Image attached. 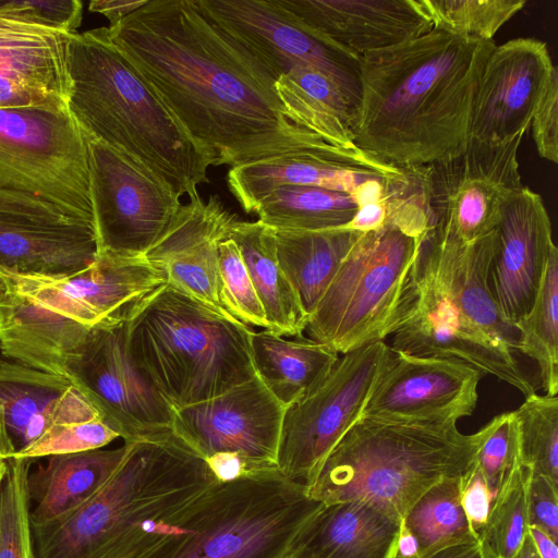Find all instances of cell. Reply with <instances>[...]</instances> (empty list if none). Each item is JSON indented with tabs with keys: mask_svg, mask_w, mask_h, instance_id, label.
<instances>
[{
	"mask_svg": "<svg viewBox=\"0 0 558 558\" xmlns=\"http://www.w3.org/2000/svg\"><path fill=\"white\" fill-rule=\"evenodd\" d=\"M108 33L211 166L323 140L288 119L275 78L196 0H148Z\"/></svg>",
	"mask_w": 558,
	"mask_h": 558,
	"instance_id": "cell-1",
	"label": "cell"
},
{
	"mask_svg": "<svg viewBox=\"0 0 558 558\" xmlns=\"http://www.w3.org/2000/svg\"><path fill=\"white\" fill-rule=\"evenodd\" d=\"M495 46L432 28L361 56L355 144L398 167L426 166L463 150L480 76Z\"/></svg>",
	"mask_w": 558,
	"mask_h": 558,
	"instance_id": "cell-2",
	"label": "cell"
},
{
	"mask_svg": "<svg viewBox=\"0 0 558 558\" xmlns=\"http://www.w3.org/2000/svg\"><path fill=\"white\" fill-rule=\"evenodd\" d=\"M496 246V230L462 242L432 228L405 275L386 339L395 352L468 363L527 397L535 388L515 357L519 332L500 316L488 283Z\"/></svg>",
	"mask_w": 558,
	"mask_h": 558,
	"instance_id": "cell-3",
	"label": "cell"
},
{
	"mask_svg": "<svg viewBox=\"0 0 558 558\" xmlns=\"http://www.w3.org/2000/svg\"><path fill=\"white\" fill-rule=\"evenodd\" d=\"M146 256L98 252L68 276L21 274L0 266L2 356L66 378L89 332L129 322L167 286Z\"/></svg>",
	"mask_w": 558,
	"mask_h": 558,
	"instance_id": "cell-4",
	"label": "cell"
},
{
	"mask_svg": "<svg viewBox=\"0 0 558 558\" xmlns=\"http://www.w3.org/2000/svg\"><path fill=\"white\" fill-rule=\"evenodd\" d=\"M126 444L108 482L61 519L32 529L35 558H132L153 533L218 482L172 433Z\"/></svg>",
	"mask_w": 558,
	"mask_h": 558,
	"instance_id": "cell-5",
	"label": "cell"
},
{
	"mask_svg": "<svg viewBox=\"0 0 558 558\" xmlns=\"http://www.w3.org/2000/svg\"><path fill=\"white\" fill-rule=\"evenodd\" d=\"M66 108L86 138L138 159L180 196L208 182L209 158L109 37L108 27L71 34Z\"/></svg>",
	"mask_w": 558,
	"mask_h": 558,
	"instance_id": "cell-6",
	"label": "cell"
},
{
	"mask_svg": "<svg viewBox=\"0 0 558 558\" xmlns=\"http://www.w3.org/2000/svg\"><path fill=\"white\" fill-rule=\"evenodd\" d=\"M483 429L463 434L457 423L360 417L306 486L323 505L367 502L401 522L433 486L473 465Z\"/></svg>",
	"mask_w": 558,
	"mask_h": 558,
	"instance_id": "cell-7",
	"label": "cell"
},
{
	"mask_svg": "<svg viewBox=\"0 0 558 558\" xmlns=\"http://www.w3.org/2000/svg\"><path fill=\"white\" fill-rule=\"evenodd\" d=\"M251 326L165 286L128 323L130 356L175 411L256 376Z\"/></svg>",
	"mask_w": 558,
	"mask_h": 558,
	"instance_id": "cell-8",
	"label": "cell"
},
{
	"mask_svg": "<svg viewBox=\"0 0 558 558\" xmlns=\"http://www.w3.org/2000/svg\"><path fill=\"white\" fill-rule=\"evenodd\" d=\"M324 505L278 470L216 482L167 521L132 558H287Z\"/></svg>",
	"mask_w": 558,
	"mask_h": 558,
	"instance_id": "cell-9",
	"label": "cell"
},
{
	"mask_svg": "<svg viewBox=\"0 0 558 558\" xmlns=\"http://www.w3.org/2000/svg\"><path fill=\"white\" fill-rule=\"evenodd\" d=\"M421 239L389 222L363 233L311 314L304 333L340 355L385 341Z\"/></svg>",
	"mask_w": 558,
	"mask_h": 558,
	"instance_id": "cell-10",
	"label": "cell"
},
{
	"mask_svg": "<svg viewBox=\"0 0 558 558\" xmlns=\"http://www.w3.org/2000/svg\"><path fill=\"white\" fill-rule=\"evenodd\" d=\"M0 189L94 221L87 138L68 112L0 109Z\"/></svg>",
	"mask_w": 558,
	"mask_h": 558,
	"instance_id": "cell-11",
	"label": "cell"
},
{
	"mask_svg": "<svg viewBox=\"0 0 558 558\" xmlns=\"http://www.w3.org/2000/svg\"><path fill=\"white\" fill-rule=\"evenodd\" d=\"M393 356L385 341L341 354L316 390L287 408L277 453L282 476L305 486L311 483L333 447L361 417Z\"/></svg>",
	"mask_w": 558,
	"mask_h": 558,
	"instance_id": "cell-12",
	"label": "cell"
},
{
	"mask_svg": "<svg viewBox=\"0 0 558 558\" xmlns=\"http://www.w3.org/2000/svg\"><path fill=\"white\" fill-rule=\"evenodd\" d=\"M523 135L502 143L470 138L463 150L425 166L433 228L462 242L496 229L504 206L524 186L518 161Z\"/></svg>",
	"mask_w": 558,
	"mask_h": 558,
	"instance_id": "cell-13",
	"label": "cell"
},
{
	"mask_svg": "<svg viewBox=\"0 0 558 558\" xmlns=\"http://www.w3.org/2000/svg\"><path fill=\"white\" fill-rule=\"evenodd\" d=\"M98 252L144 256L178 213L181 196L131 155L87 138Z\"/></svg>",
	"mask_w": 558,
	"mask_h": 558,
	"instance_id": "cell-14",
	"label": "cell"
},
{
	"mask_svg": "<svg viewBox=\"0 0 558 558\" xmlns=\"http://www.w3.org/2000/svg\"><path fill=\"white\" fill-rule=\"evenodd\" d=\"M126 323L95 327L66 378L124 442H132L171 434L174 410L133 363Z\"/></svg>",
	"mask_w": 558,
	"mask_h": 558,
	"instance_id": "cell-15",
	"label": "cell"
},
{
	"mask_svg": "<svg viewBox=\"0 0 558 558\" xmlns=\"http://www.w3.org/2000/svg\"><path fill=\"white\" fill-rule=\"evenodd\" d=\"M196 1L275 82L294 66L315 70L328 77L356 110L361 94L359 60L291 17L274 0Z\"/></svg>",
	"mask_w": 558,
	"mask_h": 558,
	"instance_id": "cell-16",
	"label": "cell"
},
{
	"mask_svg": "<svg viewBox=\"0 0 558 558\" xmlns=\"http://www.w3.org/2000/svg\"><path fill=\"white\" fill-rule=\"evenodd\" d=\"M287 408L256 375L213 399L175 410L172 434L204 460L240 457L251 474L277 469Z\"/></svg>",
	"mask_w": 558,
	"mask_h": 558,
	"instance_id": "cell-17",
	"label": "cell"
},
{
	"mask_svg": "<svg viewBox=\"0 0 558 558\" xmlns=\"http://www.w3.org/2000/svg\"><path fill=\"white\" fill-rule=\"evenodd\" d=\"M98 255L95 223L36 194L0 189V266L68 276Z\"/></svg>",
	"mask_w": 558,
	"mask_h": 558,
	"instance_id": "cell-18",
	"label": "cell"
},
{
	"mask_svg": "<svg viewBox=\"0 0 558 558\" xmlns=\"http://www.w3.org/2000/svg\"><path fill=\"white\" fill-rule=\"evenodd\" d=\"M483 377L482 372L458 360L395 352L361 417L457 423L473 414Z\"/></svg>",
	"mask_w": 558,
	"mask_h": 558,
	"instance_id": "cell-19",
	"label": "cell"
},
{
	"mask_svg": "<svg viewBox=\"0 0 558 558\" xmlns=\"http://www.w3.org/2000/svg\"><path fill=\"white\" fill-rule=\"evenodd\" d=\"M557 72L546 43L539 39L519 37L496 45L477 84L470 138L502 143L524 134Z\"/></svg>",
	"mask_w": 558,
	"mask_h": 558,
	"instance_id": "cell-20",
	"label": "cell"
},
{
	"mask_svg": "<svg viewBox=\"0 0 558 558\" xmlns=\"http://www.w3.org/2000/svg\"><path fill=\"white\" fill-rule=\"evenodd\" d=\"M407 167L384 162L360 147L340 148L318 140L230 167L228 187L245 213L283 185L317 186L351 194L369 178L402 180Z\"/></svg>",
	"mask_w": 558,
	"mask_h": 558,
	"instance_id": "cell-21",
	"label": "cell"
},
{
	"mask_svg": "<svg viewBox=\"0 0 558 558\" xmlns=\"http://www.w3.org/2000/svg\"><path fill=\"white\" fill-rule=\"evenodd\" d=\"M495 230L497 246L488 283L500 316L513 326L533 306L556 247L541 195L523 186L504 206Z\"/></svg>",
	"mask_w": 558,
	"mask_h": 558,
	"instance_id": "cell-22",
	"label": "cell"
},
{
	"mask_svg": "<svg viewBox=\"0 0 558 558\" xmlns=\"http://www.w3.org/2000/svg\"><path fill=\"white\" fill-rule=\"evenodd\" d=\"M234 217L217 196L205 201L197 194L187 204H181L168 228L145 254L165 272L169 286L229 317L233 316L223 300L218 247L228 238Z\"/></svg>",
	"mask_w": 558,
	"mask_h": 558,
	"instance_id": "cell-23",
	"label": "cell"
},
{
	"mask_svg": "<svg viewBox=\"0 0 558 558\" xmlns=\"http://www.w3.org/2000/svg\"><path fill=\"white\" fill-rule=\"evenodd\" d=\"M70 37L0 12V109L68 112Z\"/></svg>",
	"mask_w": 558,
	"mask_h": 558,
	"instance_id": "cell-24",
	"label": "cell"
},
{
	"mask_svg": "<svg viewBox=\"0 0 558 558\" xmlns=\"http://www.w3.org/2000/svg\"><path fill=\"white\" fill-rule=\"evenodd\" d=\"M291 17L344 53L396 46L433 28L421 0H274Z\"/></svg>",
	"mask_w": 558,
	"mask_h": 558,
	"instance_id": "cell-25",
	"label": "cell"
},
{
	"mask_svg": "<svg viewBox=\"0 0 558 558\" xmlns=\"http://www.w3.org/2000/svg\"><path fill=\"white\" fill-rule=\"evenodd\" d=\"M0 407L15 454L59 429L101 418L70 379L4 356H0Z\"/></svg>",
	"mask_w": 558,
	"mask_h": 558,
	"instance_id": "cell-26",
	"label": "cell"
},
{
	"mask_svg": "<svg viewBox=\"0 0 558 558\" xmlns=\"http://www.w3.org/2000/svg\"><path fill=\"white\" fill-rule=\"evenodd\" d=\"M401 522L364 501L324 505L305 524L292 558H393Z\"/></svg>",
	"mask_w": 558,
	"mask_h": 558,
	"instance_id": "cell-27",
	"label": "cell"
},
{
	"mask_svg": "<svg viewBox=\"0 0 558 558\" xmlns=\"http://www.w3.org/2000/svg\"><path fill=\"white\" fill-rule=\"evenodd\" d=\"M126 452L95 449L47 458L28 475L32 529L50 524L93 497L112 476Z\"/></svg>",
	"mask_w": 558,
	"mask_h": 558,
	"instance_id": "cell-28",
	"label": "cell"
},
{
	"mask_svg": "<svg viewBox=\"0 0 558 558\" xmlns=\"http://www.w3.org/2000/svg\"><path fill=\"white\" fill-rule=\"evenodd\" d=\"M251 349L256 375L286 408L316 390L340 356L304 333L287 339L268 329L253 332Z\"/></svg>",
	"mask_w": 558,
	"mask_h": 558,
	"instance_id": "cell-29",
	"label": "cell"
},
{
	"mask_svg": "<svg viewBox=\"0 0 558 558\" xmlns=\"http://www.w3.org/2000/svg\"><path fill=\"white\" fill-rule=\"evenodd\" d=\"M228 238L241 253L263 306L267 329L281 336L304 333L308 317L278 263L275 229L259 220L234 217Z\"/></svg>",
	"mask_w": 558,
	"mask_h": 558,
	"instance_id": "cell-30",
	"label": "cell"
},
{
	"mask_svg": "<svg viewBox=\"0 0 558 558\" xmlns=\"http://www.w3.org/2000/svg\"><path fill=\"white\" fill-rule=\"evenodd\" d=\"M362 234L347 227L275 229L278 263L308 318Z\"/></svg>",
	"mask_w": 558,
	"mask_h": 558,
	"instance_id": "cell-31",
	"label": "cell"
},
{
	"mask_svg": "<svg viewBox=\"0 0 558 558\" xmlns=\"http://www.w3.org/2000/svg\"><path fill=\"white\" fill-rule=\"evenodd\" d=\"M288 119L340 148L359 147L351 132L355 110L324 74L294 66L275 82Z\"/></svg>",
	"mask_w": 558,
	"mask_h": 558,
	"instance_id": "cell-32",
	"label": "cell"
},
{
	"mask_svg": "<svg viewBox=\"0 0 558 558\" xmlns=\"http://www.w3.org/2000/svg\"><path fill=\"white\" fill-rule=\"evenodd\" d=\"M356 210L357 205L349 193L283 185L265 196L254 214L276 230H323L347 226Z\"/></svg>",
	"mask_w": 558,
	"mask_h": 558,
	"instance_id": "cell-33",
	"label": "cell"
},
{
	"mask_svg": "<svg viewBox=\"0 0 558 558\" xmlns=\"http://www.w3.org/2000/svg\"><path fill=\"white\" fill-rule=\"evenodd\" d=\"M401 521L415 536L420 558H430L446 548L478 539L461 506L460 477L433 486Z\"/></svg>",
	"mask_w": 558,
	"mask_h": 558,
	"instance_id": "cell-34",
	"label": "cell"
},
{
	"mask_svg": "<svg viewBox=\"0 0 558 558\" xmlns=\"http://www.w3.org/2000/svg\"><path fill=\"white\" fill-rule=\"evenodd\" d=\"M518 351L533 359L546 396L558 392V248L553 250L530 312L514 325Z\"/></svg>",
	"mask_w": 558,
	"mask_h": 558,
	"instance_id": "cell-35",
	"label": "cell"
},
{
	"mask_svg": "<svg viewBox=\"0 0 558 558\" xmlns=\"http://www.w3.org/2000/svg\"><path fill=\"white\" fill-rule=\"evenodd\" d=\"M513 413L521 463L558 484V398L532 393Z\"/></svg>",
	"mask_w": 558,
	"mask_h": 558,
	"instance_id": "cell-36",
	"label": "cell"
},
{
	"mask_svg": "<svg viewBox=\"0 0 558 558\" xmlns=\"http://www.w3.org/2000/svg\"><path fill=\"white\" fill-rule=\"evenodd\" d=\"M34 460L11 457L0 482V558H35L28 475Z\"/></svg>",
	"mask_w": 558,
	"mask_h": 558,
	"instance_id": "cell-37",
	"label": "cell"
},
{
	"mask_svg": "<svg viewBox=\"0 0 558 558\" xmlns=\"http://www.w3.org/2000/svg\"><path fill=\"white\" fill-rule=\"evenodd\" d=\"M433 28L469 38L493 40L526 0H421Z\"/></svg>",
	"mask_w": 558,
	"mask_h": 558,
	"instance_id": "cell-38",
	"label": "cell"
},
{
	"mask_svg": "<svg viewBox=\"0 0 558 558\" xmlns=\"http://www.w3.org/2000/svg\"><path fill=\"white\" fill-rule=\"evenodd\" d=\"M531 470L521 465L495 495L481 537L496 558H517L529 534L527 486Z\"/></svg>",
	"mask_w": 558,
	"mask_h": 558,
	"instance_id": "cell-39",
	"label": "cell"
},
{
	"mask_svg": "<svg viewBox=\"0 0 558 558\" xmlns=\"http://www.w3.org/2000/svg\"><path fill=\"white\" fill-rule=\"evenodd\" d=\"M482 440L475 457L493 497L522 465L519 433L513 411L494 416L483 427Z\"/></svg>",
	"mask_w": 558,
	"mask_h": 558,
	"instance_id": "cell-40",
	"label": "cell"
},
{
	"mask_svg": "<svg viewBox=\"0 0 558 558\" xmlns=\"http://www.w3.org/2000/svg\"><path fill=\"white\" fill-rule=\"evenodd\" d=\"M218 250L222 294L227 308L240 322L267 329L263 306L236 244L227 238L219 243Z\"/></svg>",
	"mask_w": 558,
	"mask_h": 558,
	"instance_id": "cell-41",
	"label": "cell"
},
{
	"mask_svg": "<svg viewBox=\"0 0 558 558\" xmlns=\"http://www.w3.org/2000/svg\"><path fill=\"white\" fill-rule=\"evenodd\" d=\"M118 437V433L99 417L57 430L13 457L35 460L95 450L104 448Z\"/></svg>",
	"mask_w": 558,
	"mask_h": 558,
	"instance_id": "cell-42",
	"label": "cell"
},
{
	"mask_svg": "<svg viewBox=\"0 0 558 558\" xmlns=\"http://www.w3.org/2000/svg\"><path fill=\"white\" fill-rule=\"evenodd\" d=\"M0 12L73 34L81 25L83 4L77 0H0Z\"/></svg>",
	"mask_w": 558,
	"mask_h": 558,
	"instance_id": "cell-43",
	"label": "cell"
},
{
	"mask_svg": "<svg viewBox=\"0 0 558 558\" xmlns=\"http://www.w3.org/2000/svg\"><path fill=\"white\" fill-rule=\"evenodd\" d=\"M532 135L538 155L558 161V72L554 74L532 117Z\"/></svg>",
	"mask_w": 558,
	"mask_h": 558,
	"instance_id": "cell-44",
	"label": "cell"
},
{
	"mask_svg": "<svg viewBox=\"0 0 558 558\" xmlns=\"http://www.w3.org/2000/svg\"><path fill=\"white\" fill-rule=\"evenodd\" d=\"M529 526H536L558 541V484L531 474L527 486Z\"/></svg>",
	"mask_w": 558,
	"mask_h": 558,
	"instance_id": "cell-45",
	"label": "cell"
},
{
	"mask_svg": "<svg viewBox=\"0 0 558 558\" xmlns=\"http://www.w3.org/2000/svg\"><path fill=\"white\" fill-rule=\"evenodd\" d=\"M493 495L477 466L460 477V501L468 522L476 537H481L492 507Z\"/></svg>",
	"mask_w": 558,
	"mask_h": 558,
	"instance_id": "cell-46",
	"label": "cell"
},
{
	"mask_svg": "<svg viewBox=\"0 0 558 558\" xmlns=\"http://www.w3.org/2000/svg\"><path fill=\"white\" fill-rule=\"evenodd\" d=\"M388 222V211L384 196L376 201H371L357 206V210L352 220L344 227L366 233L375 231Z\"/></svg>",
	"mask_w": 558,
	"mask_h": 558,
	"instance_id": "cell-47",
	"label": "cell"
},
{
	"mask_svg": "<svg viewBox=\"0 0 558 558\" xmlns=\"http://www.w3.org/2000/svg\"><path fill=\"white\" fill-rule=\"evenodd\" d=\"M205 461L218 482H231L247 475H253L247 470L244 461L235 454H215Z\"/></svg>",
	"mask_w": 558,
	"mask_h": 558,
	"instance_id": "cell-48",
	"label": "cell"
},
{
	"mask_svg": "<svg viewBox=\"0 0 558 558\" xmlns=\"http://www.w3.org/2000/svg\"><path fill=\"white\" fill-rule=\"evenodd\" d=\"M148 0H94L89 3V10L105 15L112 26L125 16L135 12L147 3Z\"/></svg>",
	"mask_w": 558,
	"mask_h": 558,
	"instance_id": "cell-49",
	"label": "cell"
},
{
	"mask_svg": "<svg viewBox=\"0 0 558 558\" xmlns=\"http://www.w3.org/2000/svg\"><path fill=\"white\" fill-rule=\"evenodd\" d=\"M430 558H496L488 544L480 537L477 541L446 548Z\"/></svg>",
	"mask_w": 558,
	"mask_h": 558,
	"instance_id": "cell-50",
	"label": "cell"
},
{
	"mask_svg": "<svg viewBox=\"0 0 558 558\" xmlns=\"http://www.w3.org/2000/svg\"><path fill=\"white\" fill-rule=\"evenodd\" d=\"M529 534L541 558H558L557 541L536 526H529Z\"/></svg>",
	"mask_w": 558,
	"mask_h": 558,
	"instance_id": "cell-51",
	"label": "cell"
},
{
	"mask_svg": "<svg viewBox=\"0 0 558 558\" xmlns=\"http://www.w3.org/2000/svg\"><path fill=\"white\" fill-rule=\"evenodd\" d=\"M393 558H420L418 543L402 521Z\"/></svg>",
	"mask_w": 558,
	"mask_h": 558,
	"instance_id": "cell-52",
	"label": "cell"
},
{
	"mask_svg": "<svg viewBox=\"0 0 558 558\" xmlns=\"http://www.w3.org/2000/svg\"><path fill=\"white\" fill-rule=\"evenodd\" d=\"M15 454V447L7 429L3 411L0 407V458L8 460Z\"/></svg>",
	"mask_w": 558,
	"mask_h": 558,
	"instance_id": "cell-53",
	"label": "cell"
},
{
	"mask_svg": "<svg viewBox=\"0 0 558 558\" xmlns=\"http://www.w3.org/2000/svg\"><path fill=\"white\" fill-rule=\"evenodd\" d=\"M517 558H541L530 534L525 537Z\"/></svg>",
	"mask_w": 558,
	"mask_h": 558,
	"instance_id": "cell-54",
	"label": "cell"
},
{
	"mask_svg": "<svg viewBox=\"0 0 558 558\" xmlns=\"http://www.w3.org/2000/svg\"><path fill=\"white\" fill-rule=\"evenodd\" d=\"M7 460L0 458V482L5 473Z\"/></svg>",
	"mask_w": 558,
	"mask_h": 558,
	"instance_id": "cell-55",
	"label": "cell"
},
{
	"mask_svg": "<svg viewBox=\"0 0 558 558\" xmlns=\"http://www.w3.org/2000/svg\"><path fill=\"white\" fill-rule=\"evenodd\" d=\"M287 558H292V557L288 556Z\"/></svg>",
	"mask_w": 558,
	"mask_h": 558,
	"instance_id": "cell-56",
	"label": "cell"
}]
</instances>
